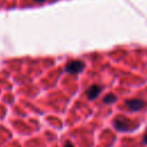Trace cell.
Instances as JSON below:
<instances>
[{
	"instance_id": "obj_1",
	"label": "cell",
	"mask_w": 147,
	"mask_h": 147,
	"mask_svg": "<svg viewBox=\"0 0 147 147\" xmlns=\"http://www.w3.org/2000/svg\"><path fill=\"white\" fill-rule=\"evenodd\" d=\"M114 125L119 131H127V130L134 127L137 124L133 123V122H131L130 119H126V118H123V117H117L114 121Z\"/></svg>"
},
{
	"instance_id": "obj_2",
	"label": "cell",
	"mask_w": 147,
	"mask_h": 147,
	"mask_svg": "<svg viewBox=\"0 0 147 147\" xmlns=\"http://www.w3.org/2000/svg\"><path fill=\"white\" fill-rule=\"evenodd\" d=\"M84 69V63L79 60H74L68 62V64L65 65V71L69 74H78Z\"/></svg>"
},
{
	"instance_id": "obj_3",
	"label": "cell",
	"mask_w": 147,
	"mask_h": 147,
	"mask_svg": "<svg viewBox=\"0 0 147 147\" xmlns=\"http://www.w3.org/2000/svg\"><path fill=\"white\" fill-rule=\"evenodd\" d=\"M126 106L131 109V110H140L141 108L145 107V102L140 99H131V100H126Z\"/></svg>"
},
{
	"instance_id": "obj_4",
	"label": "cell",
	"mask_w": 147,
	"mask_h": 147,
	"mask_svg": "<svg viewBox=\"0 0 147 147\" xmlns=\"http://www.w3.org/2000/svg\"><path fill=\"white\" fill-rule=\"evenodd\" d=\"M100 92H101V87L99 85H92L87 88L86 94H87L88 99H95L100 94Z\"/></svg>"
},
{
	"instance_id": "obj_5",
	"label": "cell",
	"mask_w": 147,
	"mask_h": 147,
	"mask_svg": "<svg viewBox=\"0 0 147 147\" xmlns=\"http://www.w3.org/2000/svg\"><path fill=\"white\" fill-rule=\"evenodd\" d=\"M116 100H117V98H116V95L113 94V93L107 94V95L103 98V102H105V103H113V102H115Z\"/></svg>"
},
{
	"instance_id": "obj_6",
	"label": "cell",
	"mask_w": 147,
	"mask_h": 147,
	"mask_svg": "<svg viewBox=\"0 0 147 147\" xmlns=\"http://www.w3.org/2000/svg\"><path fill=\"white\" fill-rule=\"evenodd\" d=\"M64 147H74V145H72L71 142H69V141H67V142L64 144Z\"/></svg>"
},
{
	"instance_id": "obj_7",
	"label": "cell",
	"mask_w": 147,
	"mask_h": 147,
	"mask_svg": "<svg viewBox=\"0 0 147 147\" xmlns=\"http://www.w3.org/2000/svg\"><path fill=\"white\" fill-rule=\"evenodd\" d=\"M144 142L147 144V131H146V133H145V136H144Z\"/></svg>"
},
{
	"instance_id": "obj_8",
	"label": "cell",
	"mask_w": 147,
	"mask_h": 147,
	"mask_svg": "<svg viewBox=\"0 0 147 147\" xmlns=\"http://www.w3.org/2000/svg\"><path fill=\"white\" fill-rule=\"evenodd\" d=\"M34 1H37V2H42V1H45V0H34Z\"/></svg>"
}]
</instances>
